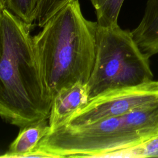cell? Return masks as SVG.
Instances as JSON below:
<instances>
[{
    "label": "cell",
    "mask_w": 158,
    "mask_h": 158,
    "mask_svg": "<svg viewBox=\"0 0 158 158\" xmlns=\"http://www.w3.org/2000/svg\"><path fill=\"white\" fill-rule=\"evenodd\" d=\"M153 136L134 110L87 124L64 125L46 135L36 150L49 157H109Z\"/></svg>",
    "instance_id": "obj_3"
},
{
    "label": "cell",
    "mask_w": 158,
    "mask_h": 158,
    "mask_svg": "<svg viewBox=\"0 0 158 158\" xmlns=\"http://www.w3.org/2000/svg\"><path fill=\"white\" fill-rule=\"evenodd\" d=\"M33 36L43 81L52 99L62 88L87 83L96 58L97 22L86 19L78 0L61 8Z\"/></svg>",
    "instance_id": "obj_2"
},
{
    "label": "cell",
    "mask_w": 158,
    "mask_h": 158,
    "mask_svg": "<svg viewBox=\"0 0 158 158\" xmlns=\"http://www.w3.org/2000/svg\"><path fill=\"white\" fill-rule=\"evenodd\" d=\"M158 100V81L140 86L112 89L91 99L66 125H81L120 116Z\"/></svg>",
    "instance_id": "obj_5"
},
{
    "label": "cell",
    "mask_w": 158,
    "mask_h": 158,
    "mask_svg": "<svg viewBox=\"0 0 158 158\" xmlns=\"http://www.w3.org/2000/svg\"><path fill=\"white\" fill-rule=\"evenodd\" d=\"M88 101L86 83L77 82L61 89L54 96L48 118L51 131L66 125Z\"/></svg>",
    "instance_id": "obj_6"
},
{
    "label": "cell",
    "mask_w": 158,
    "mask_h": 158,
    "mask_svg": "<svg viewBox=\"0 0 158 158\" xmlns=\"http://www.w3.org/2000/svg\"><path fill=\"white\" fill-rule=\"evenodd\" d=\"M158 157V134L142 143L115 152L109 157Z\"/></svg>",
    "instance_id": "obj_10"
},
{
    "label": "cell",
    "mask_w": 158,
    "mask_h": 158,
    "mask_svg": "<svg viewBox=\"0 0 158 158\" xmlns=\"http://www.w3.org/2000/svg\"><path fill=\"white\" fill-rule=\"evenodd\" d=\"M50 131L48 118L41 119L20 128L17 136L1 157H29L41 140Z\"/></svg>",
    "instance_id": "obj_8"
},
{
    "label": "cell",
    "mask_w": 158,
    "mask_h": 158,
    "mask_svg": "<svg viewBox=\"0 0 158 158\" xmlns=\"http://www.w3.org/2000/svg\"><path fill=\"white\" fill-rule=\"evenodd\" d=\"M39 0H0L12 13L28 25L36 20V12Z\"/></svg>",
    "instance_id": "obj_11"
},
{
    "label": "cell",
    "mask_w": 158,
    "mask_h": 158,
    "mask_svg": "<svg viewBox=\"0 0 158 158\" xmlns=\"http://www.w3.org/2000/svg\"><path fill=\"white\" fill-rule=\"evenodd\" d=\"M71 1L72 0H39L35 22L42 28L55 14Z\"/></svg>",
    "instance_id": "obj_12"
},
{
    "label": "cell",
    "mask_w": 158,
    "mask_h": 158,
    "mask_svg": "<svg viewBox=\"0 0 158 158\" xmlns=\"http://www.w3.org/2000/svg\"><path fill=\"white\" fill-rule=\"evenodd\" d=\"M31 27L0 4V115L20 128L48 118L53 100L41 73Z\"/></svg>",
    "instance_id": "obj_1"
},
{
    "label": "cell",
    "mask_w": 158,
    "mask_h": 158,
    "mask_svg": "<svg viewBox=\"0 0 158 158\" xmlns=\"http://www.w3.org/2000/svg\"><path fill=\"white\" fill-rule=\"evenodd\" d=\"M131 34L146 58L158 53V0H147L143 17Z\"/></svg>",
    "instance_id": "obj_7"
},
{
    "label": "cell",
    "mask_w": 158,
    "mask_h": 158,
    "mask_svg": "<svg viewBox=\"0 0 158 158\" xmlns=\"http://www.w3.org/2000/svg\"><path fill=\"white\" fill-rule=\"evenodd\" d=\"M148 60L136 45L131 31L118 25L110 27L98 25L95 62L86 83L88 101L112 89L152 81Z\"/></svg>",
    "instance_id": "obj_4"
},
{
    "label": "cell",
    "mask_w": 158,
    "mask_h": 158,
    "mask_svg": "<svg viewBox=\"0 0 158 158\" xmlns=\"http://www.w3.org/2000/svg\"><path fill=\"white\" fill-rule=\"evenodd\" d=\"M96 12L97 23L101 27L118 25V17L124 0H89Z\"/></svg>",
    "instance_id": "obj_9"
}]
</instances>
